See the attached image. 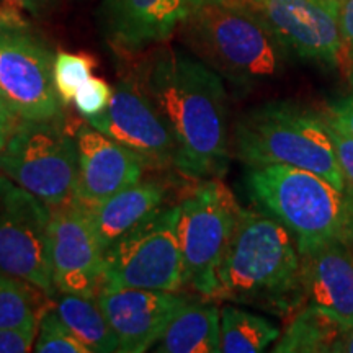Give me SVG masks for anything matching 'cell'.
<instances>
[{
  "label": "cell",
  "instance_id": "1",
  "mask_svg": "<svg viewBox=\"0 0 353 353\" xmlns=\"http://www.w3.org/2000/svg\"><path fill=\"white\" fill-rule=\"evenodd\" d=\"M134 77L169 128L176 148L175 169L196 180L226 174L231 149L223 77L203 61L172 48L152 52Z\"/></svg>",
  "mask_w": 353,
  "mask_h": 353
},
{
  "label": "cell",
  "instance_id": "2",
  "mask_svg": "<svg viewBox=\"0 0 353 353\" xmlns=\"http://www.w3.org/2000/svg\"><path fill=\"white\" fill-rule=\"evenodd\" d=\"M214 298L286 312L304 299L296 241L268 213L241 210Z\"/></svg>",
  "mask_w": 353,
  "mask_h": 353
},
{
  "label": "cell",
  "instance_id": "3",
  "mask_svg": "<svg viewBox=\"0 0 353 353\" xmlns=\"http://www.w3.org/2000/svg\"><path fill=\"white\" fill-rule=\"evenodd\" d=\"M180 33L198 59L239 87L278 77L291 56L259 15L231 0H198Z\"/></svg>",
  "mask_w": 353,
  "mask_h": 353
},
{
  "label": "cell",
  "instance_id": "4",
  "mask_svg": "<svg viewBox=\"0 0 353 353\" xmlns=\"http://www.w3.org/2000/svg\"><path fill=\"white\" fill-rule=\"evenodd\" d=\"M234 152L249 167H298L345 192L327 121L296 103L272 101L245 113L234 130Z\"/></svg>",
  "mask_w": 353,
  "mask_h": 353
},
{
  "label": "cell",
  "instance_id": "5",
  "mask_svg": "<svg viewBox=\"0 0 353 353\" xmlns=\"http://www.w3.org/2000/svg\"><path fill=\"white\" fill-rule=\"evenodd\" d=\"M247 188L255 203L288 229L299 252L347 236L343 192L314 172L291 165L250 167Z\"/></svg>",
  "mask_w": 353,
  "mask_h": 353
},
{
  "label": "cell",
  "instance_id": "6",
  "mask_svg": "<svg viewBox=\"0 0 353 353\" xmlns=\"http://www.w3.org/2000/svg\"><path fill=\"white\" fill-rule=\"evenodd\" d=\"M61 120H20L2 151L8 179L48 206L77 198V139Z\"/></svg>",
  "mask_w": 353,
  "mask_h": 353
},
{
  "label": "cell",
  "instance_id": "7",
  "mask_svg": "<svg viewBox=\"0 0 353 353\" xmlns=\"http://www.w3.org/2000/svg\"><path fill=\"white\" fill-rule=\"evenodd\" d=\"M241 206L219 179L201 180L180 203L179 239L187 286L206 298L218 290V268L239 219Z\"/></svg>",
  "mask_w": 353,
  "mask_h": 353
},
{
  "label": "cell",
  "instance_id": "8",
  "mask_svg": "<svg viewBox=\"0 0 353 353\" xmlns=\"http://www.w3.org/2000/svg\"><path fill=\"white\" fill-rule=\"evenodd\" d=\"M180 205L159 210L105 254L103 286L180 293L185 265L179 239Z\"/></svg>",
  "mask_w": 353,
  "mask_h": 353
},
{
  "label": "cell",
  "instance_id": "9",
  "mask_svg": "<svg viewBox=\"0 0 353 353\" xmlns=\"http://www.w3.org/2000/svg\"><path fill=\"white\" fill-rule=\"evenodd\" d=\"M56 54L25 26H0V97L19 120L63 118L54 85Z\"/></svg>",
  "mask_w": 353,
  "mask_h": 353
},
{
  "label": "cell",
  "instance_id": "10",
  "mask_svg": "<svg viewBox=\"0 0 353 353\" xmlns=\"http://www.w3.org/2000/svg\"><path fill=\"white\" fill-rule=\"evenodd\" d=\"M50 206L8 176L0 180V270L54 296Z\"/></svg>",
  "mask_w": 353,
  "mask_h": 353
},
{
  "label": "cell",
  "instance_id": "11",
  "mask_svg": "<svg viewBox=\"0 0 353 353\" xmlns=\"http://www.w3.org/2000/svg\"><path fill=\"white\" fill-rule=\"evenodd\" d=\"M85 121L138 154L148 169L175 167L176 148L169 128L134 74L114 83L107 110Z\"/></svg>",
  "mask_w": 353,
  "mask_h": 353
},
{
  "label": "cell",
  "instance_id": "12",
  "mask_svg": "<svg viewBox=\"0 0 353 353\" xmlns=\"http://www.w3.org/2000/svg\"><path fill=\"white\" fill-rule=\"evenodd\" d=\"M50 260L56 291L97 296L103 283L105 250L90 211L77 198L50 206Z\"/></svg>",
  "mask_w": 353,
  "mask_h": 353
},
{
  "label": "cell",
  "instance_id": "13",
  "mask_svg": "<svg viewBox=\"0 0 353 353\" xmlns=\"http://www.w3.org/2000/svg\"><path fill=\"white\" fill-rule=\"evenodd\" d=\"M272 30L291 56L324 68L343 59L339 15L319 0H241Z\"/></svg>",
  "mask_w": 353,
  "mask_h": 353
},
{
  "label": "cell",
  "instance_id": "14",
  "mask_svg": "<svg viewBox=\"0 0 353 353\" xmlns=\"http://www.w3.org/2000/svg\"><path fill=\"white\" fill-rule=\"evenodd\" d=\"M97 301L117 335L120 352L144 353L157 345L187 298L170 291L103 286Z\"/></svg>",
  "mask_w": 353,
  "mask_h": 353
},
{
  "label": "cell",
  "instance_id": "15",
  "mask_svg": "<svg viewBox=\"0 0 353 353\" xmlns=\"http://www.w3.org/2000/svg\"><path fill=\"white\" fill-rule=\"evenodd\" d=\"M79 154L77 200L87 208L143 180L148 165L138 154L85 121L76 132Z\"/></svg>",
  "mask_w": 353,
  "mask_h": 353
},
{
  "label": "cell",
  "instance_id": "16",
  "mask_svg": "<svg viewBox=\"0 0 353 353\" xmlns=\"http://www.w3.org/2000/svg\"><path fill=\"white\" fill-rule=\"evenodd\" d=\"M198 0H103L101 25L117 50L139 52L164 43L180 28Z\"/></svg>",
  "mask_w": 353,
  "mask_h": 353
},
{
  "label": "cell",
  "instance_id": "17",
  "mask_svg": "<svg viewBox=\"0 0 353 353\" xmlns=\"http://www.w3.org/2000/svg\"><path fill=\"white\" fill-rule=\"evenodd\" d=\"M301 288L307 304L325 311L345 327L353 324V245L347 236L299 252Z\"/></svg>",
  "mask_w": 353,
  "mask_h": 353
},
{
  "label": "cell",
  "instance_id": "18",
  "mask_svg": "<svg viewBox=\"0 0 353 353\" xmlns=\"http://www.w3.org/2000/svg\"><path fill=\"white\" fill-rule=\"evenodd\" d=\"M169 188L159 180H139L100 205L88 208L105 254L144 221L164 208Z\"/></svg>",
  "mask_w": 353,
  "mask_h": 353
},
{
  "label": "cell",
  "instance_id": "19",
  "mask_svg": "<svg viewBox=\"0 0 353 353\" xmlns=\"http://www.w3.org/2000/svg\"><path fill=\"white\" fill-rule=\"evenodd\" d=\"M156 352L218 353L221 352V309L214 304L185 301L167 325Z\"/></svg>",
  "mask_w": 353,
  "mask_h": 353
},
{
  "label": "cell",
  "instance_id": "20",
  "mask_svg": "<svg viewBox=\"0 0 353 353\" xmlns=\"http://www.w3.org/2000/svg\"><path fill=\"white\" fill-rule=\"evenodd\" d=\"M54 311L90 353L120 352L118 339L110 327L97 296L61 293Z\"/></svg>",
  "mask_w": 353,
  "mask_h": 353
},
{
  "label": "cell",
  "instance_id": "21",
  "mask_svg": "<svg viewBox=\"0 0 353 353\" xmlns=\"http://www.w3.org/2000/svg\"><path fill=\"white\" fill-rule=\"evenodd\" d=\"M347 327L322 309L307 304L280 335L276 353H335Z\"/></svg>",
  "mask_w": 353,
  "mask_h": 353
},
{
  "label": "cell",
  "instance_id": "22",
  "mask_svg": "<svg viewBox=\"0 0 353 353\" xmlns=\"http://www.w3.org/2000/svg\"><path fill=\"white\" fill-rule=\"evenodd\" d=\"M48 293L0 270V329H38L51 309Z\"/></svg>",
  "mask_w": 353,
  "mask_h": 353
},
{
  "label": "cell",
  "instance_id": "23",
  "mask_svg": "<svg viewBox=\"0 0 353 353\" xmlns=\"http://www.w3.org/2000/svg\"><path fill=\"white\" fill-rule=\"evenodd\" d=\"M270 321L236 306L221 309V352L260 353L280 339Z\"/></svg>",
  "mask_w": 353,
  "mask_h": 353
},
{
  "label": "cell",
  "instance_id": "24",
  "mask_svg": "<svg viewBox=\"0 0 353 353\" xmlns=\"http://www.w3.org/2000/svg\"><path fill=\"white\" fill-rule=\"evenodd\" d=\"M95 69L94 57L61 51L54 59V85L64 105L74 101L79 87L92 77Z\"/></svg>",
  "mask_w": 353,
  "mask_h": 353
},
{
  "label": "cell",
  "instance_id": "25",
  "mask_svg": "<svg viewBox=\"0 0 353 353\" xmlns=\"http://www.w3.org/2000/svg\"><path fill=\"white\" fill-rule=\"evenodd\" d=\"M33 352L37 353H90V350L70 332L54 307L41 317Z\"/></svg>",
  "mask_w": 353,
  "mask_h": 353
},
{
  "label": "cell",
  "instance_id": "26",
  "mask_svg": "<svg viewBox=\"0 0 353 353\" xmlns=\"http://www.w3.org/2000/svg\"><path fill=\"white\" fill-rule=\"evenodd\" d=\"M112 94L113 88L107 81L92 76L79 87L74 103L83 118H92L107 110Z\"/></svg>",
  "mask_w": 353,
  "mask_h": 353
},
{
  "label": "cell",
  "instance_id": "27",
  "mask_svg": "<svg viewBox=\"0 0 353 353\" xmlns=\"http://www.w3.org/2000/svg\"><path fill=\"white\" fill-rule=\"evenodd\" d=\"M57 0H0V26H25V15L39 17Z\"/></svg>",
  "mask_w": 353,
  "mask_h": 353
},
{
  "label": "cell",
  "instance_id": "28",
  "mask_svg": "<svg viewBox=\"0 0 353 353\" xmlns=\"http://www.w3.org/2000/svg\"><path fill=\"white\" fill-rule=\"evenodd\" d=\"M339 26H341L343 63L348 83L353 88V0H343L341 13H339Z\"/></svg>",
  "mask_w": 353,
  "mask_h": 353
},
{
  "label": "cell",
  "instance_id": "29",
  "mask_svg": "<svg viewBox=\"0 0 353 353\" xmlns=\"http://www.w3.org/2000/svg\"><path fill=\"white\" fill-rule=\"evenodd\" d=\"M327 128L330 132V138H332L335 156H337L342 174L345 176L347 182H350L353 185V136L347 134L345 131L339 130V128L334 126L330 121H327Z\"/></svg>",
  "mask_w": 353,
  "mask_h": 353
},
{
  "label": "cell",
  "instance_id": "30",
  "mask_svg": "<svg viewBox=\"0 0 353 353\" xmlns=\"http://www.w3.org/2000/svg\"><path fill=\"white\" fill-rule=\"evenodd\" d=\"M38 329H0V353L33 352Z\"/></svg>",
  "mask_w": 353,
  "mask_h": 353
},
{
  "label": "cell",
  "instance_id": "31",
  "mask_svg": "<svg viewBox=\"0 0 353 353\" xmlns=\"http://www.w3.org/2000/svg\"><path fill=\"white\" fill-rule=\"evenodd\" d=\"M325 120L353 136V94L330 105L329 117Z\"/></svg>",
  "mask_w": 353,
  "mask_h": 353
},
{
  "label": "cell",
  "instance_id": "32",
  "mask_svg": "<svg viewBox=\"0 0 353 353\" xmlns=\"http://www.w3.org/2000/svg\"><path fill=\"white\" fill-rule=\"evenodd\" d=\"M19 123L20 120L15 117V114L0 113V151H3V148L7 145L12 132L15 131V128Z\"/></svg>",
  "mask_w": 353,
  "mask_h": 353
},
{
  "label": "cell",
  "instance_id": "33",
  "mask_svg": "<svg viewBox=\"0 0 353 353\" xmlns=\"http://www.w3.org/2000/svg\"><path fill=\"white\" fill-rule=\"evenodd\" d=\"M335 353H353V324L350 327L343 330L341 342L337 345V352Z\"/></svg>",
  "mask_w": 353,
  "mask_h": 353
},
{
  "label": "cell",
  "instance_id": "34",
  "mask_svg": "<svg viewBox=\"0 0 353 353\" xmlns=\"http://www.w3.org/2000/svg\"><path fill=\"white\" fill-rule=\"evenodd\" d=\"M319 2L324 3V6L327 7L329 10H332L335 15H339V13H341L343 0H319Z\"/></svg>",
  "mask_w": 353,
  "mask_h": 353
},
{
  "label": "cell",
  "instance_id": "35",
  "mask_svg": "<svg viewBox=\"0 0 353 353\" xmlns=\"http://www.w3.org/2000/svg\"><path fill=\"white\" fill-rule=\"evenodd\" d=\"M0 113H10V114H13V113L10 112V108L7 107L6 101H3L2 97H0Z\"/></svg>",
  "mask_w": 353,
  "mask_h": 353
},
{
  "label": "cell",
  "instance_id": "36",
  "mask_svg": "<svg viewBox=\"0 0 353 353\" xmlns=\"http://www.w3.org/2000/svg\"><path fill=\"white\" fill-rule=\"evenodd\" d=\"M6 172H3V165H2V151H0V180L6 179Z\"/></svg>",
  "mask_w": 353,
  "mask_h": 353
},
{
  "label": "cell",
  "instance_id": "37",
  "mask_svg": "<svg viewBox=\"0 0 353 353\" xmlns=\"http://www.w3.org/2000/svg\"><path fill=\"white\" fill-rule=\"evenodd\" d=\"M231 2H241V0H231Z\"/></svg>",
  "mask_w": 353,
  "mask_h": 353
}]
</instances>
